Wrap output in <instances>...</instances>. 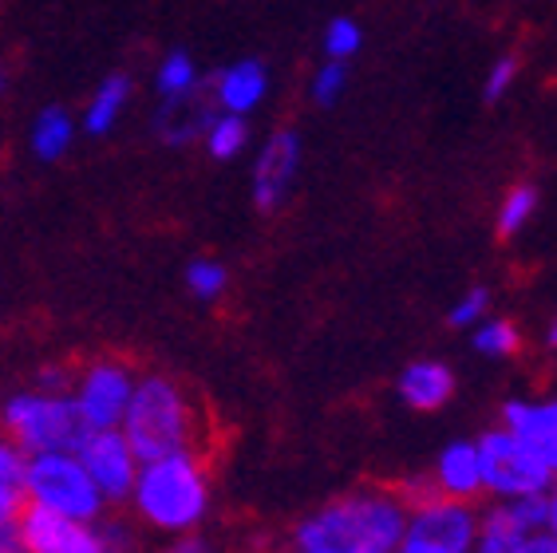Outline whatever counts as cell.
Returning <instances> with one entry per match:
<instances>
[{
	"label": "cell",
	"mask_w": 557,
	"mask_h": 553,
	"mask_svg": "<svg viewBox=\"0 0 557 553\" xmlns=\"http://www.w3.org/2000/svg\"><path fill=\"white\" fill-rule=\"evenodd\" d=\"M404 521H408V499L399 490L364 487L300 518L293 545L317 553H396Z\"/></svg>",
	"instance_id": "obj_1"
},
{
	"label": "cell",
	"mask_w": 557,
	"mask_h": 553,
	"mask_svg": "<svg viewBox=\"0 0 557 553\" xmlns=\"http://www.w3.org/2000/svg\"><path fill=\"white\" fill-rule=\"evenodd\" d=\"M210 467L202 451L162 455L143 463L131 487V506L159 533H194L210 514Z\"/></svg>",
	"instance_id": "obj_2"
},
{
	"label": "cell",
	"mask_w": 557,
	"mask_h": 553,
	"mask_svg": "<svg viewBox=\"0 0 557 553\" xmlns=\"http://www.w3.org/2000/svg\"><path fill=\"white\" fill-rule=\"evenodd\" d=\"M131 451L139 463L162 455H183V451H202V411L183 383L162 372L139 376L135 395H131L127 415L119 423Z\"/></svg>",
	"instance_id": "obj_3"
},
{
	"label": "cell",
	"mask_w": 557,
	"mask_h": 553,
	"mask_svg": "<svg viewBox=\"0 0 557 553\" xmlns=\"http://www.w3.org/2000/svg\"><path fill=\"white\" fill-rule=\"evenodd\" d=\"M0 431L24 455H44V451H72L84 435V419L75 411L72 392L28 388L0 404Z\"/></svg>",
	"instance_id": "obj_4"
},
{
	"label": "cell",
	"mask_w": 557,
	"mask_h": 553,
	"mask_svg": "<svg viewBox=\"0 0 557 553\" xmlns=\"http://www.w3.org/2000/svg\"><path fill=\"white\" fill-rule=\"evenodd\" d=\"M24 499L36 511L72 521H99L103 518V506H108L103 494L96 490V482H91V475L84 470V463H79V455H75V447L28 455Z\"/></svg>",
	"instance_id": "obj_5"
},
{
	"label": "cell",
	"mask_w": 557,
	"mask_h": 553,
	"mask_svg": "<svg viewBox=\"0 0 557 553\" xmlns=\"http://www.w3.org/2000/svg\"><path fill=\"white\" fill-rule=\"evenodd\" d=\"M479 447V475H483V494L494 502H518V499H546L554 490L557 475L542 463L534 447H525L515 431L503 423L483 431L474 439Z\"/></svg>",
	"instance_id": "obj_6"
},
{
	"label": "cell",
	"mask_w": 557,
	"mask_h": 553,
	"mask_svg": "<svg viewBox=\"0 0 557 553\" xmlns=\"http://www.w3.org/2000/svg\"><path fill=\"white\" fill-rule=\"evenodd\" d=\"M474 538H479L474 502L428 494L408 502V521L396 553H474Z\"/></svg>",
	"instance_id": "obj_7"
},
{
	"label": "cell",
	"mask_w": 557,
	"mask_h": 553,
	"mask_svg": "<svg viewBox=\"0 0 557 553\" xmlns=\"http://www.w3.org/2000/svg\"><path fill=\"white\" fill-rule=\"evenodd\" d=\"M135 368L115 356H99L72 376V404L84 419V431H108L123 423L131 395H135Z\"/></svg>",
	"instance_id": "obj_8"
},
{
	"label": "cell",
	"mask_w": 557,
	"mask_h": 553,
	"mask_svg": "<svg viewBox=\"0 0 557 553\" xmlns=\"http://www.w3.org/2000/svg\"><path fill=\"white\" fill-rule=\"evenodd\" d=\"M75 455H79V463H84V470L91 475V482H96V490L103 494L108 506L131 499V487H135V475H139L143 463L119 427L84 431L79 443H75Z\"/></svg>",
	"instance_id": "obj_9"
},
{
	"label": "cell",
	"mask_w": 557,
	"mask_h": 553,
	"mask_svg": "<svg viewBox=\"0 0 557 553\" xmlns=\"http://www.w3.org/2000/svg\"><path fill=\"white\" fill-rule=\"evenodd\" d=\"M16 533H21V553H111L99 521L55 518L36 506H24Z\"/></svg>",
	"instance_id": "obj_10"
},
{
	"label": "cell",
	"mask_w": 557,
	"mask_h": 553,
	"mask_svg": "<svg viewBox=\"0 0 557 553\" xmlns=\"http://www.w3.org/2000/svg\"><path fill=\"white\" fill-rule=\"evenodd\" d=\"M300 171V135L297 131H273L261 143L253 159V206L265 213L281 210L289 198L293 182Z\"/></svg>",
	"instance_id": "obj_11"
},
{
	"label": "cell",
	"mask_w": 557,
	"mask_h": 553,
	"mask_svg": "<svg viewBox=\"0 0 557 553\" xmlns=\"http://www.w3.org/2000/svg\"><path fill=\"white\" fill-rule=\"evenodd\" d=\"M428 487L431 494L455 502H474L483 499V475H479V447L471 439H459V443H447V447L435 455V463L428 467Z\"/></svg>",
	"instance_id": "obj_12"
},
{
	"label": "cell",
	"mask_w": 557,
	"mask_h": 553,
	"mask_svg": "<svg viewBox=\"0 0 557 553\" xmlns=\"http://www.w3.org/2000/svg\"><path fill=\"white\" fill-rule=\"evenodd\" d=\"M506 431H515L525 447H534L549 470L557 475V395L554 400H510L503 404Z\"/></svg>",
	"instance_id": "obj_13"
},
{
	"label": "cell",
	"mask_w": 557,
	"mask_h": 553,
	"mask_svg": "<svg viewBox=\"0 0 557 553\" xmlns=\"http://www.w3.org/2000/svg\"><path fill=\"white\" fill-rule=\"evenodd\" d=\"M269 96V67L261 60H237V64L222 67L218 79L210 84V99L225 115L249 119L265 103Z\"/></svg>",
	"instance_id": "obj_14"
},
{
	"label": "cell",
	"mask_w": 557,
	"mask_h": 553,
	"mask_svg": "<svg viewBox=\"0 0 557 553\" xmlns=\"http://www.w3.org/2000/svg\"><path fill=\"white\" fill-rule=\"evenodd\" d=\"M24 467H28V455H24L12 439L0 435V550L4 553H21V533H16V521H21L24 506Z\"/></svg>",
	"instance_id": "obj_15"
},
{
	"label": "cell",
	"mask_w": 557,
	"mask_h": 553,
	"mask_svg": "<svg viewBox=\"0 0 557 553\" xmlns=\"http://www.w3.org/2000/svg\"><path fill=\"white\" fill-rule=\"evenodd\" d=\"M396 388L411 411H440L455 395V372L443 360H416L399 372Z\"/></svg>",
	"instance_id": "obj_16"
},
{
	"label": "cell",
	"mask_w": 557,
	"mask_h": 553,
	"mask_svg": "<svg viewBox=\"0 0 557 553\" xmlns=\"http://www.w3.org/2000/svg\"><path fill=\"white\" fill-rule=\"evenodd\" d=\"M218 107L214 99H210V91H190V96H178V99H162V111H159V135L171 143V147H190V143H198L206 131V123H210V115H214Z\"/></svg>",
	"instance_id": "obj_17"
},
{
	"label": "cell",
	"mask_w": 557,
	"mask_h": 553,
	"mask_svg": "<svg viewBox=\"0 0 557 553\" xmlns=\"http://www.w3.org/2000/svg\"><path fill=\"white\" fill-rule=\"evenodd\" d=\"M127 99H131V79H127V75H119V72L108 75V79L91 91V99H87L79 127H84L87 135H111V131H115V123L123 119V111H127Z\"/></svg>",
	"instance_id": "obj_18"
},
{
	"label": "cell",
	"mask_w": 557,
	"mask_h": 553,
	"mask_svg": "<svg viewBox=\"0 0 557 553\" xmlns=\"http://www.w3.org/2000/svg\"><path fill=\"white\" fill-rule=\"evenodd\" d=\"M75 131H79V123L67 115L64 107H44L40 115L33 119L28 147H33V155L40 162H55V159H64L67 150H72Z\"/></svg>",
	"instance_id": "obj_19"
},
{
	"label": "cell",
	"mask_w": 557,
	"mask_h": 553,
	"mask_svg": "<svg viewBox=\"0 0 557 553\" xmlns=\"http://www.w3.org/2000/svg\"><path fill=\"white\" fill-rule=\"evenodd\" d=\"M202 147L210 150V159H218V162L237 159V155L249 147V119L214 111L202 131Z\"/></svg>",
	"instance_id": "obj_20"
},
{
	"label": "cell",
	"mask_w": 557,
	"mask_h": 553,
	"mask_svg": "<svg viewBox=\"0 0 557 553\" xmlns=\"http://www.w3.org/2000/svg\"><path fill=\"white\" fill-rule=\"evenodd\" d=\"M534 213H537V186L518 182V186H510V191L503 194V202H498V213H494V234L518 237L525 225L534 222Z\"/></svg>",
	"instance_id": "obj_21"
},
{
	"label": "cell",
	"mask_w": 557,
	"mask_h": 553,
	"mask_svg": "<svg viewBox=\"0 0 557 553\" xmlns=\"http://www.w3.org/2000/svg\"><path fill=\"white\" fill-rule=\"evenodd\" d=\"M471 344H474V352H479V356H491V360H506V356L522 352V332H518L515 320H506V317H483L471 329Z\"/></svg>",
	"instance_id": "obj_22"
},
{
	"label": "cell",
	"mask_w": 557,
	"mask_h": 553,
	"mask_svg": "<svg viewBox=\"0 0 557 553\" xmlns=\"http://www.w3.org/2000/svg\"><path fill=\"white\" fill-rule=\"evenodd\" d=\"M154 87H159L162 99H178V96L198 91V87H202V75H198V64H194L183 48H174V52L162 56L159 72H154Z\"/></svg>",
	"instance_id": "obj_23"
},
{
	"label": "cell",
	"mask_w": 557,
	"mask_h": 553,
	"mask_svg": "<svg viewBox=\"0 0 557 553\" xmlns=\"http://www.w3.org/2000/svg\"><path fill=\"white\" fill-rule=\"evenodd\" d=\"M186 288L198 300H218L230 288V269L222 261H214V257H194L186 266Z\"/></svg>",
	"instance_id": "obj_24"
},
{
	"label": "cell",
	"mask_w": 557,
	"mask_h": 553,
	"mask_svg": "<svg viewBox=\"0 0 557 553\" xmlns=\"http://www.w3.org/2000/svg\"><path fill=\"white\" fill-rule=\"evenodd\" d=\"M324 56L329 60H341V64H348L356 52H360V44H364V33H360V24L352 21V16H336V21H329V28H324Z\"/></svg>",
	"instance_id": "obj_25"
},
{
	"label": "cell",
	"mask_w": 557,
	"mask_h": 553,
	"mask_svg": "<svg viewBox=\"0 0 557 553\" xmlns=\"http://www.w3.org/2000/svg\"><path fill=\"white\" fill-rule=\"evenodd\" d=\"M344 87H348V64H341V60H324V64L312 72L309 96L317 107H333V103H341Z\"/></svg>",
	"instance_id": "obj_26"
},
{
	"label": "cell",
	"mask_w": 557,
	"mask_h": 553,
	"mask_svg": "<svg viewBox=\"0 0 557 553\" xmlns=\"http://www.w3.org/2000/svg\"><path fill=\"white\" fill-rule=\"evenodd\" d=\"M483 317H491V288L474 285V288H467L455 305H450L447 324H450V329H474Z\"/></svg>",
	"instance_id": "obj_27"
},
{
	"label": "cell",
	"mask_w": 557,
	"mask_h": 553,
	"mask_svg": "<svg viewBox=\"0 0 557 553\" xmlns=\"http://www.w3.org/2000/svg\"><path fill=\"white\" fill-rule=\"evenodd\" d=\"M515 79H518V60L515 56H498V60L491 64V72H486V79H483L486 103H498V99L515 87Z\"/></svg>",
	"instance_id": "obj_28"
},
{
	"label": "cell",
	"mask_w": 557,
	"mask_h": 553,
	"mask_svg": "<svg viewBox=\"0 0 557 553\" xmlns=\"http://www.w3.org/2000/svg\"><path fill=\"white\" fill-rule=\"evenodd\" d=\"M162 553H214V545L206 542L202 533H178Z\"/></svg>",
	"instance_id": "obj_29"
},
{
	"label": "cell",
	"mask_w": 557,
	"mask_h": 553,
	"mask_svg": "<svg viewBox=\"0 0 557 553\" xmlns=\"http://www.w3.org/2000/svg\"><path fill=\"white\" fill-rule=\"evenodd\" d=\"M518 553H557V545H554V538L542 530V533H534V538H530Z\"/></svg>",
	"instance_id": "obj_30"
},
{
	"label": "cell",
	"mask_w": 557,
	"mask_h": 553,
	"mask_svg": "<svg viewBox=\"0 0 557 553\" xmlns=\"http://www.w3.org/2000/svg\"><path fill=\"white\" fill-rule=\"evenodd\" d=\"M546 533L554 538V545H557V482H554V490L546 494Z\"/></svg>",
	"instance_id": "obj_31"
},
{
	"label": "cell",
	"mask_w": 557,
	"mask_h": 553,
	"mask_svg": "<svg viewBox=\"0 0 557 553\" xmlns=\"http://www.w3.org/2000/svg\"><path fill=\"white\" fill-rule=\"evenodd\" d=\"M9 84H12V72H9V64H0V96L9 91Z\"/></svg>",
	"instance_id": "obj_32"
},
{
	"label": "cell",
	"mask_w": 557,
	"mask_h": 553,
	"mask_svg": "<svg viewBox=\"0 0 557 553\" xmlns=\"http://www.w3.org/2000/svg\"><path fill=\"white\" fill-rule=\"evenodd\" d=\"M546 344H549V348H557V317H554V324H549V332H546Z\"/></svg>",
	"instance_id": "obj_33"
},
{
	"label": "cell",
	"mask_w": 557,
	"mask_h": 553,
	"mask_svg": "<svg viewBox=\"0 0 557 553\" xmlns=\"http://www.w3.org/2000/svg\"><path fill=\"white\" fill-rule=\"evenodd\" d=\"M281 553H317V550H297V545H293V550H281Z\"/></svg>",
	"instance_id": "obj_34"
},
{
	"label": "cell",
	"mask_w": 557,
	"mask_h": 553,
	"mask_svg": "<svg viewBox=\"0 0 557 553\" xmlns=\"http://www.w3.org/2000/svg\"><path fill=\"white\" fill-rule=\"evenodd\" d=\"M0 553H4V550H0Z\"/></svg>",
	"instance_id": "obj_35"
}]
</instances>
